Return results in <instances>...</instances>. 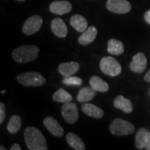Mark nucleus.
<instances>
[{
    "instance_id": "412c9836",
    "label": "nucleus",
    "mask_w": 150,
    "mask_h": 150,
    "mask_svg": "<svg viewBox=\"0 0 150 150\" xmlns=\"http://www.w3.org/2000/svg\"><path fill=\"white\" fill-rule=\"evenodd\" d=\"M90 85L96 91L106 93L109 90V86L99 76H93L90 79Z\"/></svg>"
},
{
    "instance_id": "dca6fc26",
    "label": "nucleus",
    "mask_w": 150,
    "mask_h": 150,
    "mask_svg": "<svg viewBox=\"0 0 150 150\" xmlns=\"http://www.w3.org/2000/svg\"><path fill=\"white\" fill-rule=\"evenodd\" d=\"M113 104L116 108L122 110L125 113H131L133 111V105L131 100L125 98L122 95H118L116 97Z\"/></svg>"
},
{
    "instance_id": "39448f33",
    "label": "nucleus",
    "mask_w": 150,
    "mask_h": 150,
    "mask_svg": "<svg viewBox=\"0 0 150 150\" xmlns=\"http://www.w3.org/2000/svg\"><path fill=\"white\" fill-rule=\"evenodd\" d=\"M101 70L110 76H116L122 72V66L117 60L111 56L102 58L99 64Z\"/></svg>"
},
{
    "instance_id": "2f4dec72",
    "label": "nucleus",
    "mask_w": 150,
    "mask_h": 150,
    "mask_svg": "<svg viewBox=\"0 0 150 150\" xmlns=\"http://www.w3.org/2000/svg\"><path fill=\"white\" fill-rule=\"evenodd\" d=\"M16 1H25V0H16Z\"/></svg>"
},
{
    "instance_id": "423d86ee",
    "label": "nucleus",
    "mask_w": 150,
    "mask_h": 150,
    "mask_svg": "<svg viewBox=\"0 0 150 150\" xmlns=\"http://www.w3.org/2000/svg\"><path fill=\"white\" fill-rule=\"evenodd\" d=\"M42 24V18L40 16L34 15L30 17L24 22L22 31L24 34L31 35L38 32L40 29Z\"/></svg>"
},
{
    "instance_id": "ddd939ff",
    "label": "nucleus",
    "mask_w": 150,
    "mask_h": 150,
    "mask_svg": "<svg viewBox=\"0 0 150 150\" xmlns=\"http://www.w3.org/2000/svg\"><path fill=\"white\" fill-rule=\"evenodd\" d=\"M80 69V65L77 62L62 63L59 65L58 70L63 76H71L76 74Z\"/></svg>"
},
{
    "instance_id": "0eeeda50",
    "label": "nucleus",
    "mask_w": 150,
    "mask_h": 150,
    "mask_svg": "<svg viewBox=\"0 0 150 150\" xmlns=\"http://www.w3.org/2000/svg\"><path fill=\"white\" fill-rule=\"evenodd\" d=\"M106 8L114 13L125 14L131 11V5L127 0H108Z\"/></svg>"
},
{
    "instance_id": "a211bd4d",
    "label": "nucleus",
    "mask_w": 150,
    "mask_h": 150,
    "mask_svg": "<svg viewBox=\"0 0 150 150\" xmlns=\"http://www.w3.org/2000/svg\"><path fill=\"white\" fill-rule=\"evenodd\" d=\"M96 94L97 91L91 86H86L80 90L76 97V99L78 102L81 103L89 102L96 96Z\"/></svg>"
},
{
    "instance_id": "c85d7f7f",
    "label": "nucleus",
    "mask_w": 150,
    "mask_h": 150,
    "mask_svg": "<svg viewBox=\"0 0 150 150\" xmlns=\"http://www.w3.org/2000/svg\"><path fill=\"white\" fill-rule=\"evenodd\" d=\"M145 81L150 82V70L147 72V74L145 75V77H144Z\"/></svg>"
},
{
    "instance_id": "4468645a",
    "label": "nucleus",
    "mask_w": 150,
    "mask_h": 150,
    "mask_svg": "<svg viewBox=\"0 0 150 150\" xmlns=\"http://www.w3.org/2000/svg\"><path fill=\"white\" fill-rule=\"evenodd\" d=\"M51 28L54 34L59 38H65L67 34L66 24L61 18H55L52 20Z\"/></svg>"
},
{
    "instance_id": "7ed1b4c3",
    "label": "nucleus",
    "mask_w": 150,
    "mask_h": 150,
    "mask_svg": "<svg viewBox=\"0 0 150 150\" xmlns=\"http://www.w3.org/2000/svg\"><path fill=\"white\" fill-rule=\"evenodd\" d=\"M17 80L19 83L26 87H38L46 83L45 78L40 73L36 72H27L18 74L17 76Z\"/></svg>"
},
{
    "instance_id": "aec40b11",
    "label": "nucleus",
    "mask_w": 150,
    "mask_h": 150,
    "mask_svg": "<svg viewBox=\"0 0 150 150\" xmlns=\"http://www.w3.org/2000/svg\"><path fill=\"white\" fill-rule=\"evenodd\" d=\"M66 140L68 145L76 150H85L86 149L85 144L79 136L74 134L69 133L66 136Z\"/></svg>"
},
{
    "instance_id": "473e14b6",
    "label": "nucleus",
    "mask_w": 150,
    "mask_h": 150,
    "mask_svg": "<svg viewBox=\"0 0 150 150\" xmlns=\"http://www.w3.org/2000/svg\"><path fill=\"white\" fill-rule=\"evenodd\" d=\"M6 93V91H1V93H2V94H3V93Z\"/></svg>"
},
{
    "instance_id": "1a4fd4ad",
    "label": "nucleus",
    "mask_w": 150,
    "mask_h": 150,
    "mask_svg": "<svg viewBox=\"0 0 150 150\" xmlns=\"http://www.w3.org/2000/svg\"><path fill=\"white\" fill-rule=\"evenodd\" d=\"M43 124L47 129L50 131L53 136L56 137H62L64 134V130L57 120L52 116H49L45 118Z\"/></svg>"
},
{
    "instance_id": "393cba45",
    "label": "nucleus",
    "mask_w": 150,
    "mask_h": 150,
    "mask_svg": "<svg viewBox=\"0 0 150 150\" xmlns=\"http://www.w3.org/2000/svg\"><path fill=\"white\" fill-rule=\"evenodd\" d=\"M63 83L67 86H81L83 83V80L77 76H64Z\"/></svg>"
},
{
    "instance_id": "b1692460",
    "label": "nucleus",
    "mask_w": 150,
    "mask_h": 150,
    "mask_svg": "<svg viewBox=\"0 0 150 150\" xmlns=\"http://www.w3.org/2000/svg\"><path fill=\"white\" fill-rule=\"evenodd\" d=\"M21 117L17 115H13L10 118L8 125H7V129H8V131L11 134H16V133L18 132V131L20 130V128H21Z\"/></svg>"
},
{
    "instance_id": "cd10ccee",
    "label": "nucleus",
    "mask_w": 150,
    "mask_h": 150,
    "mask_svg": "<svg viewBox=\"0 0 150 150\" xmlns=\"http://www.w3.org/2000/svg\"><path fill=\"white\" fill-rule=\"evenodd\" d=\"M11 150H21L22 148L20 147V145H18V144H14V145H13L11 146V147L10 148Z\"/></svg>"
},
{
    "instance_id": "a878e982",
    "label": "nucleus",
    "mask_w": 150,
    "mask_h": 150,
    "mask_svg": "<svg viewBox=\"0 0 150 150\" xmlns=\"http://www.w3.org/2000/svg\"><path fill=\"white\" fill-rule=\"evenodd\" d=\"M6 118V106L4 103H0V124H2Z\"/></svg>"
},
{
    "instance_id": "9b49d317",
    "label": "nucleus",
    "mask_w": 150,
    "mask_h": 150,
    "mask_svg": "<svg viewBox=\"0 0 150 150\" xmlns=\"http://www.w3.org/2000/svg\"><path fill=\"white\" fill-rule=\"evenodd\" d=\"M72 6L68 1H54L50 5V11L56 15H64L70 13Z\"/></svg>"
},
{
    "instance_id": "9d476101",
    "label": "nucleus",
    "mask_w": 150,
    "mask_h": 150,
    "mask_svg": "<svg viewBox=\"0 0 150 150\" xmlns=\"http://www.w3.org/2000/svg\"><path fill=\"white\" fill-rule=\"evenodd\" d=\"M147 63V58L145 54L139 52L133 57L132 61L130 63V68L135 73H142L146 69Z\"/></svg>"
},
{
    "instance_id": "5701e85b",
    "label": "nucleus",
    "mask_w": 150,
    "mask_h": 150,
    "mask_svg": "<svg viewBox=\"0 0 150 150\" xmlns=\"http://www.w3.org/2000/svg\"><path fill=\"white\" fill-rule=\"evenodd\" d=\"M52 99L54 102H56L67 103L72 100V96L64 89L59 88L54 93L53 96H52Z\"/></svg>"
},
{
    "instance_id": "4be33fe9",
    "label": "nucleus",
    "mask_w": 150,
    "mask_h": 150,
    "mask_svg": "<svg viewBox=\"0 0 150 150\" xmlns=\"http://www.w3.org/2000/svg\"><path fill=\"white\" fill-rule=\"evenodd\" d=\"M108 53L113 55H120L124 52L125 47L123 43L120 40L116 39H110L108 41Z\"/></svg>"
},
{
    "instance_id": "2eb2a0df",
    "label": "nucleus",
    "mask_w": 150,
    "mask_h": 150,
    "mask_svg": "<svg viewBox=\"0 0 150 150\" xmlns=\"http://www.w3.org/2000/svg\"><path fill=\"white\" fill-rule=\"evenodd\" d=\"M97 35V29L95 26H91L79 38V43L82 45H88L95 40Z\"/></svg>"
},
{
    "instance_id": "f3484780",
    "label": "nucleus",
    "mask_w": 150,
    "mask_h": 150,
    "mask_svg": "<svg viewBox=\"0 0 150 150\" xmlns=\"http://www.w3.org/2000/svg\"><path fill=\"white\" fill-rule=\"evenodd\" d=\"M70 25L78 32H83L87 29L88 22L83 16L76 14L71 17Z\"/></svg>"
},
{
    "instance_id": "6ab92c4d",
    "label": "nucleus",
    "mask_w": 150,
    "mask_h": 150,
    "mask_svg": "<svg viewBox=\"0 0 150 150\" xmlns=\"http://www.w3.org/2000/svg\"><path fill=\"white\" fill-rule=\"evenodd\" d=\"M81 110L87 115L97 119H100L104 116V111L98 106L92 104H83Z\"/></svg>"
},
{
    "instance_id": "f8f14e48",
    "label": "nucleus",
    "mask_w": 150,
    "mask_h": 150,
    "mask_svg": "<svg viewBox=\"0 0 150 150\" xmlns=\"http://www.w3.org/2000/svg\"><path fill=\"white\" fill-rule=\"evenodd\" d=\"M150 138V131L145 128H141L137 131L135 139V145L138 149H145Z\"/></svg>"
},
{
    "instance_id": "f257e3e1",
    "label": "nucleus",
    "mask_w": 150,
    "mask_h": 150,
    "mask_svg": "<svg viewBox=\"0 0 150 150\" xmlns=\"http://www.w3.org/2000/svg\"><path fill=\"white\" fill-rule=\"evenodd\" d=\"M24 140L30 150H47V140L42 132L34 127H28L24 132Z\"/></svg>"
},
{
    "instance_id": "c756f323",
    "label": "nucleus",
    "mask_w": 150,
    "mask_h": 150,
    "mask_svg": "<svg viewBox=\"0 0 150 150\" xmlns=\"http://www.w3.org/2000/svg\"><path fill=\"white\" fill-rule=\"evenodd\" d=\"M145 149H147V150H150V138H149V143H148V145H147V147H146Z\"/></svg>"
},
{
    "instance_id": "bb28decb",
    "label": "nucleus",
    "mask_w": 150,
    "mask_h": 150,
    "mask_svg": "<svg viewBox=\"0 0 150 150\" xmlns=\"http://www.w3.org/2000/svg\"><path fill=\"white\" fill-rule=\"evenodd\" d=\"M144 19H145V22L150 25V9L149 10L147 11L145 13V15H144Z\"/></svg>"
},
{
    "instance_id": "f03ea898",
    "label": "nucleus",
    "mask_w": 150,
    "mask_h": 150,
    "mask_svg": "<svg viewBox=\"0 0 150 150\" xmlns=\"http://www.w3.org/2000/svg\"><path fill=\"white\" fill-rule=\"evenodd\" d=\"M39 51V48L35 45H22L15 49L12 53V56L17 63L23 64L36 59Z\"/></svg>"
},
{
    "instance_id": "7c9ffc66",
    "label": "nucleus",
    "mask_w": 150,
    "mask_h": 150,
    "mask_svg": "<svg viewBox=\"0 0 150 150\" xmlns=\"http://www.w3.org/2000/svg\"><path fill=\"white\" fill-rule=\"evenodd\" d=\"M0 147H0V149H1V150H5L6 149V148L4 147V146L2 145H1V146H0Z\"/></svg>"
},
{
    "instance_id": "6e6552de",
    "label": "nucleus",
    "mask_w": 150,
    "mask_h": 150,
    "mask_svg": "<svg viewBox=\"0 0 150 150\" xmlns=\"http://www.w3.org/2000/svg\"><path fill=\"white\" fill-rule=\"evenodd\" d=\"M62 115L67 123H76L79 119V111L76 105L72 102L64 103L62 106Z\"/></svg>"
},
{
    "instance_id": "20e7f679",
    "label": "nucleus",
    "mask_w": 150,
    "mask_h": 150,
    "mask_svg": "<svg viewBox=\"0 0 150 150\" xmlns=\"http://www.w3.org/2000/svg\"><path fill=\"white\" fill-rule=\"evenodd\" d=\"M109 129L112 134L119 136L130 135L135 131V127L133 124L121 118L114 120L110 125Z\"/></svg>"
}]
</instances>
